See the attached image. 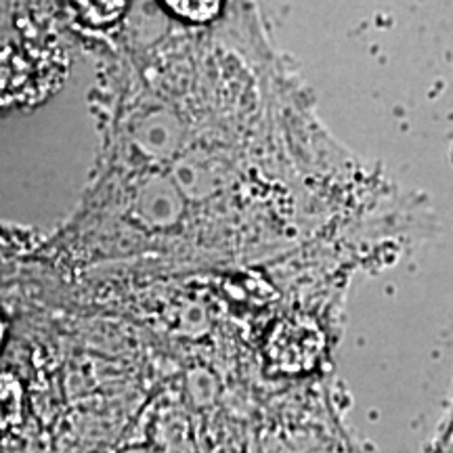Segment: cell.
Masks as SVG:
<instances>
[{"label": "cell", "instance_id": "6da1fadb", "mask_svg": "<svg viewBox=\"0 0 453 453\" xmlns=\"http://www.w3.org/2000/svg\"><path fill=\"white\" fill-rule=\"evenodd\" d=\"M65 81V59L47 49H0V105L30 107L47 101Z\"/></svg>", "mask_w": 453, "mask_h": 453}, {"label": "cell", "instance_id": "3957f363", "mask_svg": "<svg viewBox=\"0 0 453 453\" xmlns=\"http://www.w3.org/2000/svg\"><path fill=\"white\" fill-rule=\"evenodd\" d=\"M72 4L84 24L107 27L124 15L128 0H72Z\"/></svg>", "mask_w": 453, "mask_h": 453}, {"label": "cell", "instance_id": "277c9868", "mask_svg": "<svg viewBox=\"0 0 453 453\" xmlns=\"http://www.w3.org/2000/svg\"><path fill=\"white\" fill-rule=\"evenodd\" d=\"M164 7L191 24H206L220 13L223 0H162Z\"/></svg>", "mask_w": 453, "mask_h": 453}, {"label": "cell", "instance_id": "7a4b0ae2", "mask_svg": "<svg viewBox=\"0 0 453 453\" xmlns=\"http://www.w3.org/2000/svg\"><path fill=\"white\" fill-rule=\"evenodd\" d=\"M24 413V388L13 373H0V433L19 426Z\"/></svg>", "mask_w": 453, "mask_h": 453}, {"label": "cell", "instance_id": "5b68a950", "mask_svg": "<svg viewBox=\"0 0 453 453\" xmlns=\"http://www.w3.org/2000/svg\"><path fill=\"white\" fill-rule=\"evenodd\" d=\"M4 336H7V326H4V319H3V315H0V347H3V342H4Z\"/></svg>", "mask_w": 453, "mask_h": 453}]
</instances>
